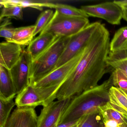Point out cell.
<instances>
[{"label":"cell","mask_w":127,"mask_h":127,"mask_svg":"<svg viewBox=\"0 0 127 127\" xmlns=\"http://www.w3.org/2000/svg\"><path fill=\"white\" fill-rule=\"evenodd\" d=\"M112 86L110 77L101 84L72 98L59 124L76 121L90 114L99 113V108L109 102L108 93Z\"/></svg>","instance_id":"7a4b0ae2"},{"label":"cell","mask_w":127,"mask_h":127,"mask_svg":"<svg viewBox=\"0 0 127 127\" xmlns=\"http://www.w3.org/2000/svg\"><path fill=\"white\" fill-rule=\"evenodd\" d=\"M113 86L123 91L127 94V76L119 69H114L111 75Z\"/></svg>","instance_id":"cb8c5ba5"},{"label":"cell","mask_w":127,"mask_h":127,"mask_svg":"<svg viewBox=\"0 0 127 127\" xmlns=\"http://www.w3.org/2000/svg\"><path fill=\"white\" fill-rule=\"evenodd\" d=\"M32 62L27 50H23L18 62L10 70L17 95L30 85Z\"/></svg>","instance_id":"ba28073f"},{"label":"cell","mask_w":127,"mask_h":127,"mask_svg":"<svg viewBox=\"0 0 127 127\" xmlns=\"http://www.w3.org/2000/svg\"><path fill=\"white\" fill-rule=\"evenodd\" d=\"M58 37L49 32H41L32 40L27 49L32 61H35L46 51Z\"/></svg>","instance_id":"4fadbf2b"},{"label":"cell","mask_w":127,"mask_h":127,"mask_svg":"<svg viewBox=\"0 0 127 127\" xmlns=\"http://www.w3.org/2000/svg\"><path fill=\"white\" fill-rule=\"evenodd\" d=\"M53 8L55 9L59 13L64 16L87 18L89 17L82 9L68 5L59 3L54 4Z\"/></svg>","instance_id":"44dd1931"},{"label":"cell","mask_w":127,"mask_h":127,"mask_svg":"<svg viewBox=\"0 0 127 127\" xmlns=\"http://www.w3.org/2000/svg\"><path fill=\"white\" fill-rule=\"evenodd\" d=\"M81 9L89 17L104 19L113 25H119L123 17L122 9L114 2L83 6Z\"/></svg>","instance_id":"52a82bcc"},{"label":"cell","mask_w":127,"mask_h":127,"mask_svg":"<svg viewBox=\"0 0 127 127\" xmlns=\"http://www.w3.org/2000/svg\"><path fill=\"white\" fill-rule=\"evenodd\" d=\"M107 62L114 69L122 70L127 76V50L110 51L107 57Z\"/></svg>","instance_id":"2e32d148"},{"label":"cell","mask_w":127,"mask_h":127,"mask_svg":"<svg viewBox=\"0 0 127 127\" xmlns=\"http://www.w3.org/2000/svg\"><path fill=\"white\" fill-rule=\"evenodd\" d=\"M110 44L109 32L101 24L73 70L61 85L56 99L60 100L72 98L98 85L109 67L107 59Z\"/></svg>","instance_id":"6da1fadb"},{"label":"cell","mask_w":127,"mask_h":127,"mask_svg":"<svg viewBox=\"0 0 127 127\" xmlns=\"http://www.w3.org/2000/svg\"><path fill=\"white\" fill-rule=\"evenodd\" d=\"M61 86L37 88L30 84L16 96L15 104L19 107L47 106L56 99V94Z\"/></svg>","instance_id":"277c9868"},{"label":"cell","mask_w":127,"mask_h":127,"mask_svg":"<svg viewBox=\"0 0 127 127\" xmlns=\"http://www.w3.org/2000/svg\"><path fill=\"white\" fill-rule=\"evenodd\" d=\"M84 50L70 61L30 85L37 88L61 86L73 70L81 57Z\"/></svg>","instance_id":"30bf717a"},{"label":"cell","mask_w":127,"mask_h":127,"mask_svg":"<svg viewBox=\"0 0 127 127\" xmlns=\"http://www.w3.org/2000/svg\"><path fill=\"white\" fill-rule=\"evenodd\" d=\"M70 37H58L49 47L35 61L30 70V84L55 70Z\"/></svg>","instance_id":"3957f363"},{"label":"cell","mask_w":127,"mask_h":127,"mask_svg":"<svg viewBox=\"0 0 127 127\" xmlns=\"http://www.w3.org/2000/svg\"><path fill=\"white\" fill-rule=\"evenodd\" d=\"M84 117H83L82 119L81 120V121H80V122L78 123V124H77L75 126H73V127H81V125L82 123V121H83V119H84Z\"/></svg>","instance_id":"4dcf8cb0"},{"label":"cell","mask_w":127,"mask_h":127,"mask_svg":"<svg viewBox=\"0 0 127 127\" xmlns=\"http://www.w3.org/2000/svg\"><path fill=\"white\" fill-rule=\"evenodd\" d=\"M54 14L53 11L51 9L45 10L40 14L35 25L34 37L45 30L52 19Z\"/></svg>","instance_id":"603a6c76"},{"label":"cell","mask_w":127,"mask_h":127,"mask_svg":"<svg viewBox=\"0 0 127 127\" xmlns=\"http://www.w3.org/2000/svg\"><path fill=\"white\" fill-rule=\"evenodd\" d=\"M127 50V26L122 27L117 31L110 44L111 52Z\"/></svg>","instance_id":"ffe728a7"},{"label":"cell","mask_w":127,"mask_h":127,"mask_svg":"<svg viewBox=\"0 0 127 127\" xmlns=\"http://www.w3.org/2000/svg\"><path fill=\"white\" fill-rule=\"evenodd\" d=\"M99 113L103 122L107 120L116 121L122 125L126 122L127 117L122 114L109 102L99 108Z\"/></svg>","instance_id":"e0dca14e"},{"label":"cell","mask_w":127,"mask_h":127,"mask_svg":"<svg viewBox=\"0 0 127 127\" xmlns=\"http://www.w3.org/2000/svg\"><path fill=\"white\" fill-rule=\"evenodd\" d=\"M0 7L18 6L21 8H32L41 11L43 7L53 8V3H37L24 0H1L0 1Z\"/></svg>","instance_id":"d6986e66"},{"label":"cell","mask_w":127,"mask_h":127,"mask_svg":"<svg viewBox=\"0 0 127 127\" xmlns=\"http://www.w3.org/2000/svg\"><path fill=\"white\" fill-rule=\"evenodd\" d=\"M101 127H105L103 125V126H102Z\"/></svg>","instance_id":"d6a6232c"},{"label":"cell","mask_w":127,"mask_h":127,"mask_svg":"<svg viewBox=\"0 0 127 127\" xmlns=\"http://www.w3.org/2000/svg\"><path fill=\"white\" fill-rule=\"evenodd\" d=\"M35 26L15 28L12 42L22 46H29L34 37Z\"/></svg>","instance_id":"ac0fdd59"},{"label":"cell","mask_w":127,"mask_h":127,"mask_svg":"<svg viewBox=\"0 0 127 127\" xmlns=\"http://www.w3.org/2000/svg\"><path fill=\"white\" fill-rule=\"evenodd\" d=\"M23 8L18 6L3 7L0 17V21L5 17L14 18L17 20H23Z\"/></svg>","instance_id":"d4e9b609"},{"label":"cell","mask_w":127,"mask_h":127,"mask_svg":"<svg viewBox=\"0 0 127 127\" xmlns=\"http://www.w3.org/2000/svg\"><path fill=\"white\" fill-rule=\"evenodd\" d=\"M105 127H120L122 125L116 121L109 120L103 122Z\"/></svg>","instance_id":"83f0119b"},{"label":"cell","mask_w":127,"mask_h":127,"mask_svg":"<svg viewBox=\"0 0 127 127\" xmlns=\"http://www.w3.org/2000/svg\"><path fill=\"white\" fill-rule=\"evenodd\" d=\"M10 25L7 22L2 23L0 27V36L5 38L6 41L12 42L15 28L7 27Z\"/></svg>","instance_id":"484cf974"},{"label":"cell","mask_w":127,"mask_h":127,"mask_svg":"<svg viewBox=\"0 0 127 127\" xmlns=\"http://www.w3.org/2000/svg\"><path fill=\"white\" fill-rule=\"evenodd\" d=\"M72 98L53 101L43 107L38 117L37 127H56L59 124L63 114Z\"/></svg>","instance_id":"9c48e42d"},{"label":"cell","mask_w":127,"mask_h":127,"mask_svg":"<svg viewBox=\"0 0 127 127\" xmlns=\"http://www.w3.org/2000/svg\"><path fill=\"white\" fill-rule=\"evenodd\" d=\"M35 108L17 107L4 127H37L38 116Z\"/></svg>","instance_id":"8fae6325"},{"label":"cell","mask_w":127,"mask_h":127,"mask_svg":"<svg viewBox=\"0 0 127 127\" xmlns=\"http://www.w3.org/2000/svg\"><path fill=\"white\" fill-rule=\"evenodd\" d=\"M16 105L13 99L0 98V127H4L8 120L11 111Z\"/></svg>","instance_id":"7402d4cb"},{"label":"cell","mask_w":127,"mask_h":127,"mask_svg":"<svg viewBox=\"0 0 127 127\" xmlns=\"http://www.w3.org/2000/svg\"><path fill=\"white\" fill-rule=\"evenodd\" d=\"M76 120V121H73V122H69L65 123H61L59 124L56 127H73V126L78 124L81 119Z\"/></svg>","instance_id":"4316f807"},{"label":"cell","mask_w":127,"mask_h":127,"mask_svg":"<svg viewBox=\"0 0 127 127\" xmlns=\"http://www.w3.org/2000/svg\"><path fill=\"white\" fill-rule=\"evenodd\" d=\"M114 2L122 8L127 9V0L121 1H114Z\"/></svg>","instance_id":"f1b7e54d"},{"label":"cell","mask_w":127,"mask_h":127,"mask_svg":"<svg viewBox=\"0 0 127 127\" xmlns=\"http://www.w3.org/2000/svg\"><path fill=\"white\" fill-rule=\"evenodd\" d=\"M108 96L110 103L127 117V94L120 88L112 86L109 89Z\"/></svg>","instance_id":"9a60e30c"},{"label":"cell","mask_w":127,"mask_h":127,"mask_svg":"<svg viewBox=\"0 0 127 127\" xmlns=\"http://www.w3.org/2000/svg\"><path fill=\"white\" fill-rule=\"evenodd\" d=\"M120 127H127V120H126V122L125 123H123Z\"/></svg>","instance_id":"1f68e13d"},{"label":"cell","mask_w":127,"mask_h":127,"mask_svg":"<svg viewBox=\"0 0 127 127\" xmlns=\"http://www.w3.org/2000/svg\"><path fill=\"white\" fill-rule=\"evenodd\" d=\"M23 50L21 46L15 43H0V66L11 70L20 60Z\"/></svg>","instance_id":"7c38bea8"},{"label":"cell","mask_w":127,"mask_h":127,"mask_svg":"<svg viewBox=\"0 0 127 127\" xmlns=\"http://www.w3.org/2000/svg\"><path fill=\"white\" fill-rule=\"evenodd\" d=\"M16 95L10 70L0 66V98L14 99Z\"/></svg>","instance_id":"5bb4252c"},{"label":"cell","mask_w":127,"mask_h":127,"mask_svg":"<svg viewBox=\"0 0 127 127\" xmlns=\"http://www.w3.org/2000/svg\"><path fill=\"white\" fill-rule=\"evenodd\" d=\"M90 24L88 18L64 16L56 11L50 23L41 32H49L59 37H71Z\"/></svg>","instance_id":"5b68a950"},{"label":"cell","mask_w":127,"mask_h":127,"mask_svg":"<svg viewBox=\"0 0 127 127\" xmlns=\"http://www.w3.org/2000/svg\"><path fill=\"white\" fill-rule=\"evenodd\" d=\"M123 12V18L124 19L126 22H127V9L122 8Z\"/></svg>","instance_id":"f546056e"},{"label":"cell","mask_w":127,"mask_h":127,"mask_svg":"<svg viewBox=\"0 0 127 127\" xmlns=\"http://www.w3.org/2000/svg\"><path fill=\"white\" fill-rule=\"evenodd\" d=\"M101 24L99 22L91 24L84 29L70 37L55 70L70 61L81 52Z\"/></svg>","instance_id":"8992f818"}]
</instances>
